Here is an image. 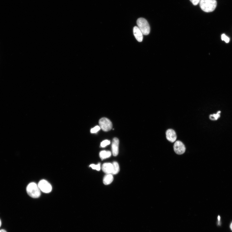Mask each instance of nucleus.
<instances>
[{"mask_svg":"<svg viewBox=\"0 0 232 232\" xmlns=\"http://www.w3.org/2000/svg\"><path fill=\"white\" fill-rule=\"evenodd\" d=\"M199 3L201 9L206 12L213 11L217 5L216 0H201Z\"/></svg>","mask_w":232,"mask_h":232,"instance_id":"nucleus-1","label":"nucleus"},{"mask_svg":"<svg viewBox=\"0 0 232 232\" xmlns=\"http://www.w3.org/2000/svg\"><path fill=\"white\" fill-rule=\"evenodd\" d=\"M90 167H91L93 169L96 170L98 171H100L101 169L100 163H99L97 165L92 164L90 165Z\"/></svg>","mask_w":232,"mask_h":232,"instance_id":"nucleus-15","label":"nucleus"},{"mask_svg":"<svg viewBox=\"0 0 232 232\" xmlns=\"http://www.w3.org/2000/svg\"><path fill=\"white\" fill-rule=\"evenodd\" d=\"M230 228L231 230H232V222L231 224V225H230Z\"/></svg>","mask_w":232,"mask_h":232,"instance_id":"nucleus-21","label":"nucleus"},{"mask_svg":"<svg viewBox=\"0 0 232 232\" xmlns=\"http://www.w3.org/2000/svg\"><path fill=\"white\" fill-rule=\"evenodd\" d=\"M110 143V142L109 140H105L103 141L101 143V147H105L108 145Z\"/></svg>","mask_w":232,"mask_h":232,"instance_id":"nucleus-16","label":"nucleus"},{"mask_svg":"<svg viewBox=\"0 0 232 232\" xmlns=\"http://www.w3.org/2000/svg\"><path fill=\"white\" fill-rule=\"evenodd\" d=\"M99 123L100 127L104 131H108L112 128V124L110 120L107 118L103 117L101 118L99 120Z\"/></svg>","mask_w":232,"mask_h":232,"instance_id":"nucleus-4","label":"nucleus"},{"mask_svg":"<svg viewBox=\"0 0 232 232\" xmlns=\"http://www.w3.org/2000/svg\"><path fill=\"white\" fill-rule=\"evenodd\" d=\"M137 24L143 35H147L150 33V28L146 19L142 18H139L137 21Z\"/></svg>","mask_w":232,"mask_h":232,"instance_id":"nucleus-3","label":"nucleus"},{"mask_svg":"<svg viewBox=\"0 0 232 232\" xmlns=\"http://www.w3.org/2000/svg\"><path fill=\"white\" fill-rule=\"evenodd\" d=\"M173 148L175 153L181 155L185 153L186 148L185 145L181 141H176L174 144Z\"/></svg>","mask_w":232,"mask_h":232,"instance_id":"nucleus-6","label":"nucleus"},{"mask_svg":"<svg viewBox=\"0 0 232 232\" xmlns=\"http://www.w3.org/2000/svg\"><path fill=\"white\" fill-rule=\"evenodd\" d=\"M221 112L219 111L217 112V114L210 115L209 116V118L211 120L217 121L221 116Z\"/></svg>","mask_w":232,"mask_h":232,"instance_id":"nucleus-13","label":"nucleus"},{"mask_svg":"<svg viewBox=\"0 0 232 232\" xmlns=\"http://www.w3.org/2000/svg\"><path fill=\"white\" fill-rule=\"evenodd\" d=\"M221 39L222 41H225L226 43H229L230 41V38L227 37L225 34H223L221 36Z\"/></svg>","mask_w":232,"mask_h":232,"instance_id":"nucleus-18","label":"nucleus"},{"mask_svg":"<svg viewBox=\"0 0 232 232\" xmlns=\"http://www.w3.org/2000/svg\"><path fill=\"white\" fill-rule=\"evenodd\" d=\"M133 33L136 39L139 42H141L143 40V34L142 32L137 26H135L133 28Z\"/></svg>","mask_w":232,"mask_h":232,"instance_id":"nucleus-9","label":"nucleus"},{"mask_svg":"<svg viewBox=\"0 0 232 232\" xmlns=\"http://www.w3.org/2000/svg\"><path fill=\"white\" fill-rule=\"evenodd\" d=\"M113 170L112 173L113 174H116L118 173L120 171V168L119 164L116 162H114L113 163Z\"/></svg>","mask_w":232,"mask_h":232,"instance_id":"nucleus-14","label":"nucleus"},{"mask_svg":"<svg viewBox=\"0 0 232 232\" xmlns=\"http://www.w3.org/2000/svg\"><path fill=\"white\" fill-rule=\"evenodd\" d=\"M100 129L101 128L99 126H96L91 129V133H96L98 132Z\"/></svg>","mask_w":232,"mask_h":232,"instance_id":"nucleus-17","label":"nucleus"},{"mask_svg":"<svg viewBox=\"0 0 232 232\" xmlns=\"http://www.w3.org/2000/svg\"><path fill=\"white\" fill-rule=\"evenodd\" d=\"M111 155V153L109 151H103L99 154L100 157L102 160L108 158Z\"/></svg>","mask_w":232,"mask_h":232,"instance_id":"nucleus-12","label":"nucleus"},{"mask_svg":"<svg viewBox=\"0 0 232 232\" xmlns=\"http://www.w3.org/2000/svg\"><path fill=\"white\" fill-rule=\"evenodd\" d=\"M201 0H190V1L194 5H197L200 2Z\"/></svg>","mask_w":232,"mask_h":232,"instance_id":"nucleus-19","label":"nucleus"},{"mask_svg":"<svg viewBox=\"0 0 232 232\" xmlns=\"http://www.w3.org/2000/svg\"><path fill=\"white\" fill-rule=\"evenodd\" d=\"M0 232H7L6 230H0Z\"/></svg>","mask_w":232,"mask_h":232,"instance_id":"nucleus-20","label":"nucleus"},{"mask_svg":"<svg viewBox=\"0 0 232 232\" xmlns=\"http://www.w3.org/2000/svg\"><path fill=\"white\" fill-rule=\"evenodd\" d=\"M218 219L219 221L220 220V216H219V217H218Z\"/></svg>","mask_w":232,"mask_h":232,"instance_id":"nucleus-23","label":"nucleus"},{"mask_svg":"<svg viewBox=\"0 0 232 232\" xmlns=\"http://www.w3.org/2000/svg\"><path fill=\"white\" fill-rule=\"evenodd\" d=\"M41 191L38 185L34 182L30 183L27 187L28 194L31 197L34 198H38L41 196Z\"/></svg>","mask_w":232,"mask_h":232,"instance_id":"nucleus-2","label":"nucleus"},{"mask_svg":"<svg viewBox=\"0 0 232 232\" xmlns=\"http://www.w3.org/2000/svg\"><path fill=\"white\" fill-rule=\"evenodd\" d=\"M119 140L117 138L113 139L112 143V153L114 156H117L119 153Z\"/></svg>","mask_w":232,"mask_h":232,"instance_id":"nucleus-8","label":"nucleus"},{"mask_svg":"<svg viewBox=\"0 0 232 232\" xmlns=\"http://www.w3.org/2000/svg\"><path fill=\"white\" fill-rule=\"evenodd\" d=\"M38 186L40 190L45 193H50L52 190V187L50 183L45 180L40 181Z\"/></svg>","mask_w":232,"mask_h":232,"instance_id":"nucleus-5","label":"nucleus"},{"mask_svg":"<svg viewBox=\"0 0 232 232\" xmlns=\"http://www.w3.org/2000/svg\"><path fill=\"white\" fill-rule=\"evenodd\" d=\"M166 137L168 140L173 142L175 141L177 138V136L175 131L172 129H169L166 133Z\"/></svg>","mask_w":232,"mask_h":232,"instance_id":"nucleus-7","label":"nucleus"},{"mask_svg":"<svg viewBox=\"0 0 232 232\" xmlns=\"http://www.w3.org/2000/svg\"><path fill=\"white\" fill-rule=\"evenodd\" d=\"M113 180L114 177L112 174H107L104 177L103 183L106 185H109L113 182Z\"/></svg>","mask_w":232,"mask_h":232,"instance_id":"nucleus-11","label":"nucleus"},{"mask_svg":"<svg viewBox=\"0 0 232 232\" xmlns=\"http://www.w3.org/2000/svg\"><path fill=\"white\" fill-rule=\"evenodd\" d=\"M1 225H2V222H1V220H0V227H1Z\"/></svg>","mask_w":232,"mask_h":232,"instance_id":"nucleus-22","label":"nucleus"},{"mask_svg":"<svg viewBox=\"0 0 232 232\" xmlns=\"http://www.w3.org/2000/svg\"><path fill=\"white\" fill-rule=\"evenodd\" d=\"M103 171L107 174L112 173L113 170V164L110 163L104 164L102 166Z\"/></svg>","mask_w":232,"mask_h":232,"instance_id":"nucleus-10","label":"nucleus"}]
</instances>
